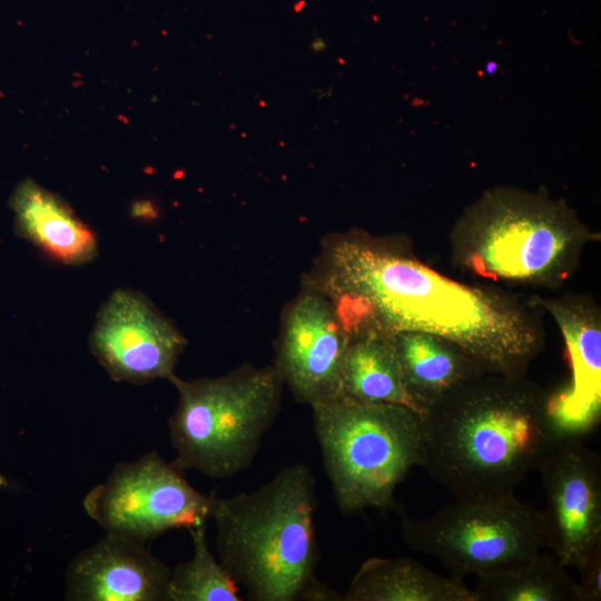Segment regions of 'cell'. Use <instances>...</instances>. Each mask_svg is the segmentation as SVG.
I'll use <instances>...</instances> for the list:
<instances>
[{"mask_svg": "<svg viewBox=\"0 0 601 601\" xmlns=\"http://www.w3.org/2000/svg\"><path fill=\"white\" fill-rule=\"evenodd\" d=\"M312 49L316 52L318 51H323L326 47L325 42L323 39H315L312 45H311Z\"/></svg>", "mask_w": 601, "mask_h": 601, "instance_id": "obj_21", "label": "cell"}, {"mask_svg": "<svg viewBox=\"0 0 601 601\" xmlns=\"http://www.w3.org/2000/svg\"><path fill=\"white\" fill-rule=\"evenodd\" d=\"M347 341L328 297L304 285L285 312L274 364L298 402L312 406L339 395Z\"/></svg>", "mask_w": 601, "mask_h": 601, "instance_id": "obj_11", "label": "cell"}, {"mask_svg": "<svg viewBox=\"0 0 601 601\" xmlns=\"http://www.w3.org/2000/svg\"><path fill=\"white\" fill-rule=\"evenodd\" d=\"M402 533L408 548L439 559L462 581L511 566L545 548L542 511L515 494L455 500L427 518H403Z\"/></svg>", "mask_w": 601, "mask_h": 601, "instance_id": "obj_7", "label": "cell"}, {"mask_svg": "<svg viewBox=\"0 0 601 601\" xmlns=\"http://www.w3.org/2000/svg\"><path fill=\"white\" fill-rule=\"evenodd\" d=\"M314 430L339 510L391 509L423 463V415L407 406L338 395L312 405Z\"/></svg>", "mask_w": 601, "mask_h": 601, "instance_id": "obj_5", "label": "cell"}, {"mask_svg": "<svg viewBox=\"0 0 601 601\" xmlns=\"http://www.w3.org/2000/svg\"><path fill=\"white\" fill-rule=\"evenodd\" d=\"M339 395L358 402L403 405L424 415L405 386L388 335L372 329L348 334Z\"/></svg>", "mask_w": 601, "mask_h": 601, "instance_id": "obj_17", "label": "cell"}, {"mask_svg": "<svg viewBox=\"0 0 601 601\" xmlns=\"http://www.w3.org/2000/svg\"><path fill=\"white\" fill-rule=\"evenodd\" d=\"M344 601H476L462 580L443 577L406 558H371L362 563Z\"/></svg>", "mask_w": 601, "mask_h": 601, "instance_id": "obj_16", "label": "cell"}, {"mask_svg": "<svg viewBox=\"0 0 601 601\" xmlns=\"http://www.w3.org/2000/svg\"><path fill=\"white\" fill-rule=\"evenodd\" d=\"M315 477L303 463L282 469L257 490L214 497L219 561L249 599L342 600L315 574Z\"/></svg>", "mask_w": 601, "mask_h": 601, "instance_id": "obj_3", "label": "cell"}, {"mask_svg": "<svg viewBox=\"0 0 601 601\" xmlns=\"http://www.w3.org/2000/svg\"><path fill=\"white\" fill-rule=\"evenodd\" d=\"M559 327L571 365L569 387L551 396L550 408L560 430L581 428L595 421L601 404V319L594 304L573 296H532Z\"/></svg>", "mask_w": 601, "mask_h": 601, "instance_id": "obj_13", "label": "cell"}, {"mask_svg": "<svg viewBox=\"0 0 601 601\" xmlns=\"http://www.w3.org/2000/svg\"><path fill=\"white\" fill-rule=\"evenodd\" d=\"M558 559L541 553L477 575L476 601H579L577 582Z\"/></svg>", "mask_w": 601, "mask_h": 601, "instance_id": "obj_18", "label": "cell"}, {"mask_svg": "<svg viewBox=\"0 0 601 601\" xmlns=\"http://www.w3.org/2000/svg\"><path fill=\"white\" fill-rule=\"evenodd\" d=\"M213 503L157 452L118 463L83 499L85 511L107 534L144 544L169 530L207 522Z\"/></svg>", "mask_w": 601, "mask_h": 601, "instance_id": "obj_8", "label": "cell"}, {"mask_svg": "<svg viewBox=\"0 0 601 601\" xmlns=\"http://www.w3.org/2000/svg\"><path fill=\"white\" fill-rule=\"evenodd\" d=\"M89 344L112 380L141 384L174 375L186 339L144 295L118 289L99 309Z\"/></svg>", "mask_w": 601, "mask_h": 601, "instance_id": "obj_9", "label": "cell"}, {"mask_svg": "<svg viewBox=\"0 0 601 601\" xmlns=\"http://www.w3.org/2000/svg\"><path fill=\"white\" fill-rule=\"evenodd\" d=\"M170 572L144 543L106 534L70 562L66 599L165 601Z\"/></svg>", "mask_w": 601, "mask_h": 601, "instance_id": "obj_12", "label": "cell"}, {"mask_svg": "<svg viewBox=\"0 0 601 601\" xmlns=\"http://www.w3.org/2000/svg\"><path fill=\"white\" fill-rule=\"evenodd\" d=\"M405 386L424 411L463 382L485 374L452 342L421 332L388 335Z\"/></svg>", "mask_w": 601, "mask_h": 601, "instance_id": "obj_15", "label": "cell"}, {"mask_svg": "<svg viewBox=\"0 0 601 601\" xmlns=\"http://www.w3.org/2000/svg\"><path fill=\"white\" fill-rule=\"evenodd\" d=\"M168 426L174 463L211 477H230L255 459L282 403L283 381L273 366L244 365L226 375L184 381Z\"/></svg>", "mask_w": 601, "mask_h": 601, "instance_id": "obj_6", "label": "cell"}, {"mask_svg": "<svg viewBox=\"0 0 601 601\" xmlns=\"http://www.w3.org/2000/svg\"><path fill=\"white\" fill-rule=\"evenodd\" d=\"M597 239L563 201L503 187L469 206L451 236L454 263L467 275L531 288L561 286Z\"/></svg>", "mask_w": 601, "mask_h": 601, "instance_id": "obj_4", "label": "cell"}, {"mask_svg": "<svg viewBox=\"0 0 601 601\" xmlns=\"http://www.w3.org/2000/svg\"><path fill=\"white\" fill-rule=\"evenodd\" d=\"M207 522L188 529L193 556L171 572L165 601H240L239 588L224 564L210 552Z\"/></svg>", "mask_w": 601, "mask_h": 601, "instance_id": "obj_19", "label": "cell"}, {"mask_svg": "<svg viewBox=\"0 0 601 601\" xmlns=\"http://www.w3.org/2000/svg\"><path fill=\"white\" fill-rule=\"evenodd\" d=\"M550 400L524 376L482 374L463 382L423 415L422 466L455 500L514 494L564 435Z\"/></svg>", "mask_w": 601, "mask_h": 601, "instance_id": "obj_2", "label": "cell"}, {"mask_svg": "<svg viewBox=\"0 0 601 601\" xmlns=\"http://www.w3.org/2000/svg\"><path fill=\"white\" fill-rule=\"evenodd\" d=\"M304 285L325 294L347 334L421 332L463 349L485 374L524 376L544 334L500 288L455 280L398 239L352 230L328 237Z\"/></svg>", "mask_w": 601, "mask_h": 601, "instance_id": "obj_1", "label": "cell"}, {"mask_svg": "<svg viewBox=\"0 0 601 601\" xmlns=\"http://www.w3.org/2000/svg\"><path fill=\"white\" fill-rule=\"evenodd\" d=\"M577 569L580 572V582H577L579 601H600L601 541L592 548Z\"/></svg>", "mask_w": 601, "mask_h": 601, "instance_id": "obj_20", "label": "cell"}, {"mask_svg": "<svg viewBox=\"0 0 601 601\" xmlns=\"http://www.w3.org/2000/svg\"><path fill=\"white\" fill-rule=\"evenodd\" d=\"M11 204L20 235L51 258L82 265L96 257L93 231L56 194L27 180L16 189Z\"/></svg>", "mask_w": 601, "mask_h": 601, "instance_id": "obj_14", "label": "cell"}, {"mask_svg": "<svg viewBox=\"0 0 601 601\" xmlns=\"http://www.w3.org/2000/svg\"><path fill=\"white\" fill-rule=\"evenodd\" d=\"M539 471L546 495L545 548L565 568H578L601 541V464L577 437L563 436Z\"/></svg>", "mask_w": 601, "mask_h": 601, "instance_id": "obj_10", "label": "cell"}]
</instances>
